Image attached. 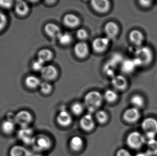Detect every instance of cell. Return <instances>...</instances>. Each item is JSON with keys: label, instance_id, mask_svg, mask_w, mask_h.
I'll use <instances>...</instances> for the list:
<instances>
[{"label": "cell", "instance_id": "7", "mask_svg": "<svg viewBox=\"0 0 157 156\" xmlns=\"http://www.w3.org/2000/svg\"><path fill=\"white\" fill-rule=\"evenodd\" d=\"M140 117L141 114L139 109L134 107L126 109L123 114V119L129 123L136 122L140 119Z\"/></svg>", "mask_w": 157, "mask_h": 156}, {"label": "cell", "instance_id": "5", "mask_svg": "<svg viewBox=\"0 0 157 156\" xmlns=\"http://www.w3.org/2000/svg\"><path fill=\"white\" fill-rule=\"evenodd\" d=\"M33 121V116L28 111L22 110L15 115L14 122L16 125L21 128L29 127Z\"/></svg>", "mask_w": 157, "mask_h": 156}, {"label": "cell", "instance_id": "33", "mask_svg": "<svg viewBox=\"0 0 157 156\" xmlns=\"http://www.w3.org/2000/svg\"><path fill=\"white\" fill-rule=\"evenodd\" d=\"M39 88L40 92L43 94H49L52 90V86L49 83L47 82H41Z\"/></svg>", "mask_w": 157, "mask_h": 156}, {"label": "cell", "instance_id": "29", "mask_svg": "<svg viewBox=\"0 0 157 156\" xmlns=\"http://www.w3.org/2000/svg\"><path fill=\"white\" fill-rule=\"evenodd\" d=\"M104 98L107 102L113 103L118 100V95L115 91L109 89L105 92Z\"/></svg>", "mask_w": 157, "mask_h": 156}, {"label": "cell", "instance_id": "32", "mask_svg": "<svg viewBox=\"0 0 157 156\" xmlns=\"http://www.w3.org/2000/svg\"><path fill=\"white\" fill-rule=\"evenodd\" d=\"M58 39L60 44L63 45H69L72 41V37L69 33H61Z\"/></svg>", "mask_w": 157, "mask_h": 156}, {"label": "cell", "instance_id": "25", "mask_svg": "<svg viewBox=\"0 0 157 156\" xmlns=\"http://www.w3.org/2000/svg\"><path fill=\"white\" fill-rule=\"evenodd\" d=\"M53 57L52 51L48 49H43L40 50L37 54V59L43 63L50 61Z\"/></svg>", "mask_w": 157, "mask_h": 156}, {"label": "cell", "instance_id": "35", "mask_svg": "<svg viewBox=\"0 0 157 156\" xmlns=\"http://www.w3.org/2000/svg\"><path fill=\"white\" fill-rule=\"evenodd\" d=\"M44 63L39 60L37 59L36 60H34L31 64V68L33 70L36 71H40L43 68Z\"/></svg>", "mask_w": 157, "mask_h": 156}, {"label": "cell", "instance_id": "2", "mask_svg": "<svg viewBox=\"0 0 157 156\" xmlns=\"http://www.w3.org/2000/svg\"><path fill=\"white\" fill-rule=\"evenodd\" d=\"M52 145V141L49 136L43 134H40L35 136L31 146L36 152L39 153L49 150Z\"/></svg>", "mask_w": 157, "mask_h": 156}, {"label": "cell", "instance_id": "36", "mask_svg": "<svg viewBox=\"0 0 157 156\" xmlns=\"http://www.w3.org/2000/svg\"><path fill=\"white\" fill-rule=\"evenodd\" d=\"M13 1L10 0L0 1V8L5 10H9L14 6Z\"/></svg>", "mask_w": 157, "mask_h": 156}, {"label": "cell", "instance_id": "28", "mask_svg": "<svg viewBox=\"0 0 157 156\" xmlns=\"http://www.w3.org/2000/svg\"><path fill=\"white\" fill-rule=\"evenodd\" d=\"M95 118L99 123L103 125L105 124L108 122L109 116L105 111L99 110L96 112Z\"/></svg>", "mask_w": 157, "mask_h": 156}, {"label": "cell", "instance_id": "12", "mask_svg": "<svg viewBox=\"0 0 157 156\" xmlns=\"http://www.w3.org/2000/svg\"><path fill=\"white\" fill-rule=\"evenodd\" d=\"M14 10L15 13L18 16L24 17L28 14L29 12V7L28 4L25 1L19 0L14 4Z\"/></svg>", "mask_w": 157, "mask_h": 156}, {"label": "cell", "instance_id": "24", "mask_svg": "<svg viewBox=\"0 0 157 156\" xmlns=\"http://www.w3.org/2000/svg\"><path fill=\"white\" fill-rule=\"evenodd\" d=\"M15 125L14 121L6 119L2 122L1 130L5 134H11L14 131Z\"/></svg>", "mask_w": 157, "mask_h": 156}, {"label": "cell", "instance_id": "8", "mask_svg": "<svg viewBox=\"0 0 157 156\" xmlns=\"http://www.w3.org/2000/svg\"><path fill=\"white\" fill-rule=\"evenodd\" d=\"M79 125L85 132H90L94 130L95 123L91 114H87L83 115L79 121Z\"/></svg>", "mask_w": 157, "mask_h": 156}, {"label": "cell", "instance_id": "21", "mask_svg": "<svg viewBox=\"0 0 157 156\" xmlns=\"http://www.w3.org/2000/svg\"><path fill=\"white\" fill-rule=\"evenodd\" d=\"M63 22L66 26L70 27H75L79 24L80 20L78 16L69 13L64 16Z\"/></svg>", "mask_w": 157, "mask_h": 156}, {"label": "cell", "instance_id": "11", "mask_svg": "<svg viewBox=\"0 0 157 156\" xmlns=\"http://www.w3.org/2000/svg\"><path fill=\"white\" fill-rule=\"evenodd\" d=\"M109 43L108 37H98L93 40L92 47L93 50L98 53H101L105 51Z\"/></svg>", "mask_w": 157, "mask_h": 156}, {"label": "cell", "instance_id": "30", "mask_svg": "<svg viewBox=\"0 0 157 156\" xmlns=\"http://www.w3.org/2000/svg\"><path fill=\"white\" fill-rule=\"evenodd\" d=\"M136 67L133 60H127L123 63L122 69L126 73H131L134 70Z\"/></svg>", "mask_w": 157, "mask_h": 156}, {"label": "cell", "instance_id": "22", "mask_svg": "<svg viewBox=\"0 0 157 156\" xmlns=\"http://www.w3.org/2000/svg\"><path fill=\"white\" fill-rule=\"evenodd\" d=\"M84 144L83 139L78 136H73L69 143L71 149L74 152L80 151L83 148Z\"/></svg>", "mask_w": 157, "mask_h": 156}, {"label": "cell", "instance_id": "9", "mask_svg": "<svg viewBox=\"0 0 157 156\" xmlns=\"http://www.w3.org/2000/svg\"><path fill=\"white\" fill-rule=\"evenodd\" d=\"M142 129L147 133L157 134V120L153 117H147L143 120L141 124Z\"/></svg>", "mask_w": 157, "mask_h": 156}, {"label": "cell", "instance_id": "31", "mask_svg": "<svg viewBox=\"0 0 157 156\" xmlns=\"http://www.w3.org/2000/svg\"><path fill=\"white\" fill-rule=\"evenodd\" d=\"M84 104L77 102L73 103L71 107V111L74 115L78 116L83 113L84 111Z\"/></svg>", "mask_w": 157, "mask_h": 156}, {"label": "cell", "instance_id": "41", "mask_svg": "<svg viewBox=\"0 0 157 156\" xmlns=\"http://www.w3.org/2000/svg\"><path fill=\"white\" fill-rule=\"evenodd\" d=\"M136 156H149L146 153H139V154H138L136 155Z\"/></svg>", "mask_w": 157, "mask_h": 156}, {"label": "cell", "instance_id": "1", "mask_svg": "<svg viewBox=\"0 0 157 156\" xmlns=\"http://www.w3.org/2000/svg\"><path fill=\"white\" fill-rule=\"evenodd\" d=\"M103 97L100 93L92 91L87 93L84 97V106L91 114L98 110L102 104Z\"/></svg>", "mask_w": 157, "mask_h": 156}, {"label": "cell", "instance_id": "16", "mask_svg": "<svg viewBox=\"0 0 157 156\" xmlns=\"http://www.w3.org/2000/svg\"><path fill=\"white\" fill-rule=\"evenodd\" d=\"M74 52L76 56L80 58L86 57L89 53L87 44L84 42H78L74 47Z\"/></svg>", "mask_w": 157, "mask_h": 156}, {"label": "cell", "instance_id": "4", "mask_svg": "<svg viewBox=\"0 0 157 156\" xmlns=\"http://www.w3.org/2000/svg\"><path fill=\"white\" fill-rule=\"evenodd\" d=\"M135 56L141 61L142 66H146L150 64L153 60V52L148 47L140 46L136 50Z\"/></svg>", "mask_w": 157, "mask_h": 156}, {"label": "cell", "instance_id": "13", "mask_svg": "<svg viewBox=\"0 0 157 156\" xmlns=\"http://www.w3.org/2000/svg\"><path fill=\"white\" fill-rule=\"evenodd\" d=\"M41 76L46 80H52L57 78L58 70L54 66L51 65L44 66L40 71Z\"/></svg>", "mask_w": 157, "mask_h": 156}, {"label": "cell", "instance_id": "3", "mask_svg": "<svg viewBox=\"0 0 157 156\" xmlns=\"http://www.w3.org/2000/svg\"><path fill=\"white\" fill-rule=\"evenodd\" d=\"M126 144L130 148L135 150L140 149L147 143L145 136L136 131L130 133L126 139Z\"/></svg>", "mask_w": 157, "mask_h": 156}, {"label": "cell", "instance_id": "23", "mask_svg": "<svg viewBox=\"0 0 157 156\" xmlns=\"http://www.w3.org/2000/svg\"><path fill=\"white\" fill-rule=\"evenodd\" d=\"M24 82L27 88L30 89H34L39 87L41 82L36 76L29 75L25 78Z\"/></svg>", "mask_w": 157, "mask_h": 156}, {"label": "cell", "instance_id": "14", "mask_svg": "<svg viewBox=\"0 0 157 156\" xmlns=\"http://www.w3.org/2000/svg\"><path fill=\"white\" fill-rule=\"evenodd\" d=\"M110 2L107 0H93L91 1L93 9L98 13H103L108 12L110 8Z\"/></svg>", "mask_w": 157, "mask_h": 156}, {"label": "cell", "instance_id": "37", "mask_svg": "<svg viewBox=\"0 0 157 156\" xmlns=\"http://www.w3.org/2000/svg\"><path fill=\"white\" fill-rule=\"evenodd\" d=\"M76 35L77 38L80 40H84L87 37V32L84 28H80L77 30Z\"/></svg>", "mask_w": 157, "mask_h": 156}, {"label": "cell", "instance_id": "18", "mask_svg": "<svg viewBox=\"0 0 157 156\" xmlns=\"http://www.w3.org/2000/svg\"><path fill=\"white\" fill-rule=\"evenodd\" d=\"M112 83L114 88L119 90L125 89L127 86L126 78L121 75L113 76L112 80Z\"/></svg>", "mask_w": 157, "mask_h": 156}, {"label": "cell", "instance_id": "10", "mask_svg": "<svg viewBox=\"0 0 157 156\" xmlns=\"http://www.w3.org/2000/svg\"><path fill=\"white\" fill-rule=\"evenodd\" d=\"M56 121L59 125L62 127H66L71 124L73 119L71 114L64 110L60 111L57 114Z\"/></svg>", "mask_w": 157, "mask_h": 156}, {"label": "cell", "instance_id": "38", "mask_svg": "<svg viewBox=\"0 0 157 156\" xmlns=\"http://www.w3.org/2000/svg\"><path fill=\"white\" fill-rule=\"evenodd\" d=\"M116 156H132V155L127 149L121 148L116 152Z\"/></svg>", "mask_w": 157, "mask_h": 156}, {"label": "cell", "instance_id": "27", "mask_svg": "<svg viewBox=\"0 0 157 156\" xmlns=\"http://www.w3.org/2000/svg\"><path fill=\"white\" fill-rule=\"evenodd\" d=\"M131 103L133 107L139 109L144 107L145 104L144 98L142 96L136 94L132 96L131 99Z\"/></svg>", "mask_w": 157, "mask_h": 156}, {"label": "cell", "instance_id": "20", "mask_svg": "<svg viewBox=\"0 0 157 156\" xmlns=\"http://www.w3.org/2000/svg\"><path fill=\"white\" fill-rule=\"evenodd\" d=\"M28 149L20 145L14 146L10 149V156H30L31 154Z\"/></svg>", "mask_w": 157, "mask_h": 156}, {"label": "cell", "instance_id": "17", "mask_svg": "<svg viewBox=\"0 0 157 156\" xmlns=\"http://www.w3.org/2000/svg\"><path fill=\"white\" fill-rule=\"evenodd\" d=\"M104 31L109 38H113L116 36L119 31L118 25L113 22H109L105 24Z\"/></svg>", "mask_w": 157, "mask_h": 156}, {"label": "cell", "instance_id": "15", "mask_svg": "<svg viewBox=\"0 0 157 156\" xmlns=\"http://www.w3.org/2000/svg\"><path fill=\"white\" fill-rule=\"evenodd\" d=\"M44 31L50 37L57 38L61 34L60 28L57 25L53 23H48L44 26Z\"/></svg>", "mask_w": 157, "mask_h": 156}, {"label": "cell", "instance_id": "34", "mask_svg": "<svg viewBox=\"0 0 157 156\" xmlns=\"http://www.w3.org/2000/svg\"><path fill=\"white\" fill-rule=\"evenodd\" d=\"M8 24V18L5 13L0 11V33L3 31Z\"/></svg>", "mask_w": 157, "mask_h": 156}, {"label": "cell", "instance_id": "6", "mask_svg": "<svg viewBox=\"0 0 157 156\" xmlns=\"http://www.w3.org/2000/svg\"><path fill=\"white\" fill-rule=\"evenodd\" d=\"M35 136L33 129L29 126L20 128L17 132L18 139L28 145H32Z\"/></svg>", "mask_w": 157, "mask_h": 156}, {"label": "cell", "instance_id": "40", "mask_svg": "<svg viewBox=\"0 0 157 156\" xmlns=\"http://www.w3.org/2000/svg\"><path fill=\"white\" fill-rule=\"evenodd\" d=\"M30 156H43L42 154L39 153H31Z\"/></svg>", "mask_w": 157, "mask_h": 156}, {"label": "cell", "instance_id": "26", "mask_svg": "<svg viewBox=\"0 0 157 156\" xmlns=\"http://www.w3.org/2000/svg\"><path fill=\"white\" fill-rule=\"evenodd\" d=\"M146 153L149 156L157 155V140L156 139L147 141Z\"/></svg>", "mask_w": 157, "mask_h": 156}, {"label": "cell", "instance_id": "19", "mask_svg": "<svg viewBox=\"0 0 157 156\" xmlns=\"http://www.w3.org/2000/svg\"><path fill=\"white\" fill-rule=\"evenodd\" d=\"M130 41L136 45L140 46L144 41V36L143 33L138 30H132L129 34Z\"/></svg>", "mask_w": 157, "mask_h": 156}, {"label": "cell", "instance_id": "39", "mask_svg": "<svg viewBox=\"0 0 157 156\" xmlns=\"http://www.w3.org/2000/svg\"><path fill=\"white\" fill-rule=\"evenodd\" d=\"M139 3L143 7H147L150 6L152 4V1H140Z\"/></svg>", "mask_w": 157, "mask_h": 156}]
</instances>
